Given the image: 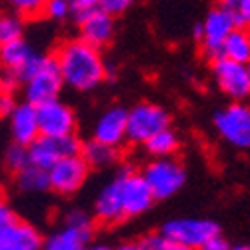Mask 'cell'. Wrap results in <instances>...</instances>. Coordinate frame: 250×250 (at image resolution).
<instances>
[{
  "label": "cell",
  "instance_id": "1",
  "mask_svg": "<svg viewBox=\"0 0 250 250\" xmlns=\"http://www.w3.org/2000/svg\"><path fill=\"white\" fill-rule=\"evenodd\" d=\"M54 58L64 84L74 90H92L106 76V66L98 54V48L82 38H72L60 44Z\"/></svg>",
  "mask_w": 250,
  "mask_h": 250
},
{
  "label": "cell",
  "instance_id": "2",
  "mask_svg": "<svg viewBox=\"0 0 250 250\" xmlns=\"http://www.w3.org/2000/svg\"><path fill=\"white\" fill-rule=\"evenodd\" d=\"M16 78L18 82H24L26 84L24 86L26 102L34 104V106L48 102V100H54L62 84H64L60 68L56 64V58L40 56V54H32Z\"/></svg>",
  "mask_w": 250,
  "mask_h": 250
},
{
  "label": "cell",
  "instance_id": "3",
  "mask_svg": "<svg viewBox=\"0 0 250 250\" xmlns=\"http://www.w3.org/2000/svg\"><path fill=\"white\" fill-rule=\"evenodd\" d=\"M236 20H234V14L224 8V6H216L208 12L206 20L202 22V26L196 30V36L200 38L202 42V48H204V54L208 58H220L222 56V44L224 40L228 38L234 28H236Z\"/></svg>",
  "mask_w": 250,
  "mask_h": 250
},
{
  "label": "cell",
  "instance_id": "4",
  "mask_svg": "<svg viewBox=\"0 0 250 250\" xmlns=\"http://www.w3.org/2000/svg\"><path fill=\"white\" fill-rule=\"evenodd\" d=\"M144 180L148 182L154 198H168L176 194L186 180V172L182 164L170 156L152 160L146 168H144Z\"/></svg>",
  "mask_w": 250,
  "mask_h": 250
},
{
  "label": "cell",
  "instance_id": "5",
  "mask_svg": "<svg viewBox=\"0 0 250 250\" xmlns=\"http://www.w3.org/2000/svg\"><path fill=\"white\" fill-rule=\"evenodd\" d=\"M168 122H170V118H168V114H166L164 108L156 106V104L142 102V104H138V106H134L128 112L126 138L130 142L144 144L156 132L168 128Z\"/></svg>",
  "mask_w": 250,
  "mask_h": 250
},
{
  "label": "cell",
  "instance_id": "6",
  "mask_svg": "<svg viewBox=\"0 0 250 250\" xmlns=\"http://www.w3.org/2000/svg\"><path fill=\"white\" fill-rule=\"evenodd\" d=\"M214 126L218 134L236 148H250V106L230 104L216 112Z\"/></svg>",
  "mask_w": 250,
  "mask_h": 250
},
{
  "label": "cell",
  "instance_id": "7",
  "mask_svg": "<svg viewBox=\"0 0 250 250\" xmlns=\"http://www.w3.org/2000/svg\"><path fill=\"white\" fill-rule=\"evenodd\" d=\"M218 232L220 228L212 220H198V218H178L162 226V234L166 240H172L196 250H200L206 240H210Z\"/></svg>",
  "mask_w": 250,
  "mask_h": 250
},
{
  "label": "cell",
  "instance_id": "8",
  "mask_svg": "<svg viewBox=\"0 0 250 250\" xmlns=\"http://www.w3.org/2000/svg\"><path fill=\"white\" fill-rule=\"evenodd\" d=\"M80 152V142L74 138V134L68 136H44L40 134L28 144V158L32 164L50 168L60 158L78 154Z\"/></svg>",
  "mask_w": 250,
  "mask_h": 250
},
{
  "label": "cell",
  "instance_id": "9",
  "mask_svg": "<svg viewBox=\"0 0 250 250\" xmlns=\"http://www.w3.org/2000/svg\"><path fill=\"white\" fill-rule=\"evenodd\" d=\"M88 162L82 158V154H70L60 158L56 164L48 168L50 176V188L60 194H72L76 192L88 176Z\"/></svg>",
  "mask_w": 250,
  "mask_h": 250
},
{
  "label": "cell",
  "instance_id": "10",
  "mask_svg": "<svg viewBox=\"0 0 250 250\" xmlns=\"http://www.w3.org/2000/svg\"><path fill=\"white\" fill-rule=\"evenodd\" d=\"M120 182V196H122V208H124V216H138L142 212H146L156 200L148 182L144 180L142 174L136 172H120L118 176Z\"/></svg>",
  "mask_w": 250,
  "mask_h": 250
},
{
  "label": "cell",
  "instance_id": "11",
  "mask_svg": "<svg viewBox=\"0 0 250 250\" xmlns=\"http://www.w3.org/2000/svg\"><path fill=\"white\" fill-rule=\"evenodd\" d=\"M38 112V130L44 136H68L74 134L76 120L66 104L54 100L42 102L36 106Z\"/></svg>",
  "mask_w": 250,
  "mask_h": 250
},
{
  "label": "cell",
  "instance_id": "12",
  "mask_svg": "<svg viewBox=\"0 0 250 250\" xmlns=\"http://www.w3.org/2000/svg\"><path fill=\"white\" fill-rule=\"evenodd\" d=\"M214 78L218 88L230 98H244L250 94V80L248 72L242 62L230 60V58H216L214 60Z\"/></svg>",
  "mask_w": 250,
  "mask_h": 250
},
{
  "label": "cell",
  "instance_id": "13",
  "mask_svg": "<svg viewBox=\"0 0 250 250\" xmlns=\"http://www.w3.org/2000/svg\"><path fill=\"white\" fill-rule=\"evenodd\" d=\"M78 12V26H80V38L86 40L92 46L106 44L114 34V22L112 14H108L104 8H88V10H76Z\"/></svg>",
  "mask_w": 250,
  "mask_h": 250
},
{
  "label": "cell",
  "instance_id": "14",
  "mask_svg": "<svg viewBox=\"0 0 250 250\" xmlns=\"http://www.w3.org/2000/svg\"><path fill=\"white\" fill-rule=\"evenodd\" d=\"M40 232L28 222L16 220L14 216L0 226V250H40Z\"/></svg>",
  "mask_w": 250,
  "mask_h": 250
},
{
  "label": "cell",
  "instance_id": "15",
  "mask_svg": "<svg viewBox=\"0 0 250 250\" xmlns=\"http://www.w3.org/2000/svg\"><path fill=\"white\" fill-rule=\"evenodd\" d=\"M10 130H12L14 142L22 144V146H28L34 138L40 136L38 112H36L34 104H30V102L16 104L14 110L10 112Z\"/></svg>",
  "mask_w": 250,
  "mask_h": 250
},
{
  "label": "cell",
  "instance_id": "16",
  "mask_svg": "<svg viewBox=\"0 0 250 250\" xmlns=\"http://www.w3.org/2000/svg\"><path fill=\"white\" fill-rule=\"evenodd\" d=\"M126 120H128V112L120 106L106 110L98 118L94 126V140L110 144V146H118L126 138Z\"/></svg>",
  "mask_w": 250,
  "mask_h": 250
},
{
  "label": "cell",
  "instance_id": "17",
  "mask_svg": "<svg viewBox=\"0 0 250 250\" xmlns=\"http://www.w3.org/2000/svg\"><path fill=\"white\" fill-rule=\"evenodd\" d=\"M94 214L104 224H114L124 220V208H122V196H120V182L114 178L108 186H104L102 192L96 198Z\"/></svg>",
  "mask_w": 250,
  "mask_h": 250
},
{
  "label": "cell",
  "instance_id": "18",
  "mask_svg": "<svg viewBox=\"0 0 250 250\" xmlns=\"http://www.w3.org/2000/svg\"><path fill=\"white\" fill-rule=\"evenodd\" d=\"M92 234V226H78V224H68L52 234L48 242L40 250H84Z\"/></svg>",
  "mask_w": 250,
  "mask_h": 250
},
{
  "label": "cell",
  "instance_id": "19",
  "mask_svg": "<svg viewBox=\"0 0 250 250\" xmlns=\"http://www.w3.org/2000/svg\"><path fill=\"white\" fill-rule=\"evenodd\" d=\"M32 54L34 52L28 48V44L24 42L22 38H18V40H12V42L0 46V64H2V68L8 74H12L16 78L18 72L24 68V64L30 60Z\"/></svg>",
  "mask_w": 250,
  "mask_h": 250
},
{
  "label": "cell",
  "instance_id": "20",
  "mask_svg": "<svg viewBox=\"0 0 250 250\" xmlns=\"http://www.w3.org/2000/svg\"><path fill=\"white\" fill-rule=\"evenodd\" d=\"M222 56L246 64V62L250 60V32H246L242 26L240 28L236 26L230 34H228V38L224 40Z\"/></svg>",
  "mask_w": 250,
  "mask_h": 250
},
{
  "label": "cell",
  "instance_id": "21",
  "mask_svg": "<svg viewBox=\"0 0 250 250\" xmlns=\"http://www.w3.org/2000/svg\"><path fill=\"white\" fill-rule=\"evenodd\" d=\"M16 180L18 186L26 192H42L46 188H50V176L48 170L42 168V166H36V164H26L22 170L16 172Z\"/></svg>",
  "mask_w": 250,
  "mask_h": 250
},
{
  "label": "cell",
  "instance_id": "22",
  "mask_svg": "<svg viewBox=\"0 0 250 250\" xmlns=\"http://www.w3.org/2000/svg\"><path fill=\"white\" fill-rule=\"evenodd\" d=\"M82 150V158L88 162V166H96V168H102V166H108L116 160L118 152L116 146H110V144H104L100 140H90L86 142Z\"/></svg>",
  "mask_w": 250,
  "mask_h": 250
},
{
  "label": "cell",
  "instance_id": "23",
  "mask_svg": "<svg viewBox=\"0 0 250 250\" xmlns=\"http://www.w3.org/2000/svg\"><path fill=\"white\" fill-rule=\"evenodd\" d=\"M144 144H146V148H148V152H150L152 156L164 158V156H170V154L176 152V148H178V138H176V134H174L170 128H164V130L156 132L152 138H148Z\"/></svg>",
  "mask_w": 250,
  "mask_h": 250
},
{
  "label": "cell",
  "instance_id": "24",
  "mask_svg": "<svg viewBox=\"0 0 250 250\" xmlns=\"http://www.w3.org/2000/svg\"><path fill=\"white\" fill-rule=\"evenodd\" d=\"M20 36H22V20L14 14L0 16V46L18 40Z\"/></svg>",
  "mask_w": 250,
  "mask_h": 250
},
{
  "label": "cell",
  "instance_id": "25",
  "mask_svg": "<svg viewBox=\"0 0 250 250\" xmlns=\"http://www.w3.org/2000/svg\"><path fill=\"white\" fill-rule=\"evenodd\" d=\"M8 4L22 16H40L44 14L48 0H8Z\"/></svg>",
  "mask_w": 250,
  "mask_h": 250
},
{
  "label": "cell",
  "instance_id": "26",
  "mask_svg": "<svg viewBox=\"0 0 250 250\" xmlns=\"http://www.w3.org/2000/svg\"><path fill=\"white\" fill-rule=\"evenodd\" d=\"M26 164H30L28 146H22V144H14V146L8 148V152H6V166H8L12 172L22 170Z\"/></svg>",
  "mask_w": 250,
  "mask_h": 250
},
{
  "label": "cell",
  "instance_id": "27",
  "mask_svg": "<svg viewBox=\"0 0 250 250\" xmlns=\"http://www.w3.org/2000/svg\"><path fill=\"white\" fill-rule=\"evenodd\" d=\"M70 6L72 4L68 2V0H48V4L44 8V14H48L54 20H60V18H64L70 12Z\"/></svg>",
  "mask_w": 250,
  "mask_h": 250
},
{
  "label": "cell",
  "instance_id": "28",
  "mask_svg": "<svg viewBox=\"0 0 250 250\" xmlns=\"http://www.w3.org/2000/svg\"><path fill=\"white\" fill-rule=\"evenodd\" d=\"M238 26H250V0H236V4L230 8Z\"/></svg>",
  "mask_w": 250,
  "mask_h": 250
},
{
  "label": "cell",
  "instance_id": "29",
  "mask_svg": "<svg viewBox=\"0 0 250 250\" xmlns=\"http://www.w3.org/2000/svg\"><path fill=\"white\" fill-rule=\"evenodd\" d=\"M134 2L136 0H104L100 8H104L108 14H120L124 10H128Z\"/></svg>",
  "mask_w": 250,
  "mask_h": 250
},
{
  "label": "cell",
  "instance_id": "30",
  "mask_svg": "<svg viewBox=\"0 0 250 250\" xmlns=\"http://www.w3.org/2000/svg\"><path fill=\"white\" fill-rule=\"evenodd\" d=\"M140 242H142V246L146 248V250H160V248L164 246L166 238H164V234L160 232V234H148V236H144Z\"/></svg>",
  "mask_w": 250,
  "mask_h": 250
},
{
  "label": "cell",
  "instance_id": "31",
  "mask_svg": "<svg viewBox=\"0 0 250 250\" xmlns=\"http://www.w3.org/2000/svg\"><path fill=\"white\" fill-rule=\"evenodd\" d=\"M228 248H230V246H228V242H226V240L220 236V232H218V234H214L210 240H206L200 250H228Z\"/></svg>",
  "mask_w": 250,
  "mask_h": 250
},
{
  "label": "cell",
  "instance_id": "32",
  "mask_svg": "<svg viewBox=\"0 0 250 250\" xmlns=\"http://www.w3.org/2000/svg\"><path fill=\"white\" fill-rule=\"evenodd\" d=\"M102 2L104 0H72V6L76 8V10H88V8H98V6H102Z\"/></svg>",
  "mask_w": 250,
  "mask_h": 250
},
{
  "label": "cell",
  "instance_id": "33",
  "mask_svg": "<svg viewBox=\"0 0 250 250\" xmlns=\"http://www.w3.org/2000/svg\"><path fill=\"white\" fill-rule=\"evenodd\" d=\"M12 218V212H10V208L6 206V202L2 200V196H0V226H2L4 222H8Z\"/></svg>",
  "mask_w": 250,
  "mask_h": 250
},
{
  "label": "cell",
  "instance_id": "34",
  "mask_svg": "<svg viewBox=\"0 0 250 250\" xmlns=\"http://www.w3.org/2000/svg\"><path fill=\"white\" fill-rule=\"evenodd\" d=\"M160 250H196V248H190V246H184V244H178V242H172V240H166L164 246Z\"/></svg>",
  "mask_w": 250,
  "mask_h": 250
},
{
  "label": "cell",
  "instance_id": "35",
  "mask_svg": "<svg viewBox=\"0 0 250 250\" xmlns=\"http://www.w3.org/2000/svg\"><path fill=\"white\" fill-rule=\"evenodd\" d=\"M116 250H146L142 246V242H126V244H120Z\"/></svg>",
  "mask_w": 250,
  "mask_h": 250
},
{
  "label": "cell",
  "instance_id": "36",
  "mask_svg": "<svg viewBox=\"0 0 250 250\" xmlns=\"http://www.w3.org/2000/svg\"><path fill=\"white\" fill-rule=\"evenodd\" d=\"M218 2H220V6H224V8L230 10V8L236 4V0H218Z\"/></svg>",
  "mask_w": 250,
  "mask_h": 250
},
{
  "label": "cell",
  "instance_id": "37",
  "mask_svg": "<svg viewBox=\"0 0 250 250\" xmlns=\"http://www.w3.org/2000/svg\"><path fill=\"white\" fill-rule=\"evenodd\" d=\"M84 250H112V248H108L106 244H96V246H86Z\"/></svg>",
  "mask_w": 250,
  "mask_h": 250
},
{
  "label": "cell",
  "instance_id": "38",
  "mask_svg": "<svg viewBox=\"0 0 250 250\" xmlns=\"http://www.w3.org/2000/svg\"><path fill=\"white\" fill-rule=\"evenodd\" d=\"M228 250H250V246H248V244H242V246H230Z\"/></svg>",
  "mask_w": 250,
  "mask_h": 250
},
{
  "label": "cell",
  "instance_id": "39",
  "mask_svg": "<svg viewBox=\"0 0 250 250\" xmlns=\"http://www.w3.org/2000/svg\"><path fill=\"white\" fill-rule=\"evenodd\" d=\"M244 66H246V72H248V80H250V60L246 62V64H244Z\"/></svg>",
  "mask_w": 250,
  "mask_h": 250
},
{
  "label": "cell",
  "instance_id": "40",
  "mask_svg": "<svg viewBox=\"0 0 250 250\" xmlns=\"http://www.w3.org/2000/svg\"><path fill=\"white\" fill-rule=\"evenodd\" d=\"M68 2H72V0H68Z\"/></svg>",
  "mask_w": 250,
  "mask_h": 250
}]
</instances>
